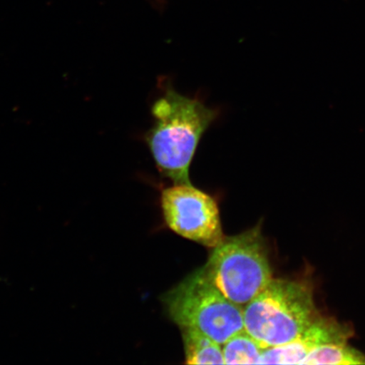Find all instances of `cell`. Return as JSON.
<instances>
[{"label":"cell","instance_id":"cell-5","mask_svg":"<svg viewBox=\"0 0 365 365\" xmlns=\"http://www.w3.org/2000/svg\"><path fill=\"white\" fill-rule=\"evenodd\" d=\"M161 207L168 227L182 238L212 249L225 239L216 200L192 185L164 189Z\"/></svg>","mask_w":365,"mask_h":365},{"label":"cell","instance_id":"cell-6","mask_svg":"<svg viewBox=\"0 0 365 365\" xmlns=\"http://www.w3.org/2000/svg\"><path fill=\"white\" fill-rule=\"evenodd\" d=\"M352 334L348 326L319 317L296 339L264 349L259 364H301L317 346L330 342H346Z\"/></svg>","mask_w":365,"mask_h":365},{"label":"cell","instance_id":"cell-4","mask_svg":"<svg viewBox=\"0 0 365 365\" xmlns=\"http://www.w3.org/2000/svg\"><path fill=\"white\" fill-rule=\"evenodd\" d=\"M163 303L178 327L194 328L221 345L245 330L243 307L227 299L202 267L167 292Z\"/></svg>","mask_w":365,"mask_h":365},{"label":"cell","instance_id":"cell-3","mask_svg":"<svg viewBox=\"0 0 365 365\" xmlns=\"http://www.w3.org/2000/svg\"><path fill=\"white\" fill-rule=\"evenodd\" d=\"M202 269L227 299L244 307L272 279L261 225L238 235L225 237L212 248Z\"/></svg>","mask_w":365,"mask_h":365},{"label":"cell","instance_id":"cell-8","mask_svg":"<svg viewBox=\"0 0 365 365\" xmlns=\"http://www.w3.org/2000/svg\"><path fill=\"white\" fill-rule=\"evenodd\" d=\"M301 364H365V354L351 348L346 342H330L313 349Z\"/></svg>","mask_w":365,"mask_h":365},{"label":"cell","instance_id":"cell-2","mask_svg":"<svg viewBox=\"0 0 365 365\" xmlns=\"http://www.w3.org/2000/svg\"><path fill=\"white\" fill-rule=\"evenodd\" d=\"M319 317L310 287L272 279L243 307L245 331L264 349L297 339Z\"/></svg>","mask_w":365,"mask_h":365},{"label":"cell","instance_id":"cell-1","mask_svg":"<svg viewBox=\"0 0 365 365\" xmlns=\"http://www.w3.org/2000/svg\"><path fill=\"white\" fill-rule=\"evenodd\" d=\"M150 112L154 123L144 139L158 171L175 184H191V163L219 111L167 86Z\"/></svg>","mask_w":365,"mask_h":365},{"label":"cell","instance_id":"cell-7","mask_svg":"<svg viewBox=\"0 0 365 365\" xmlns=\"http://www.w3.org/2000/svg\"><path fill=\"white\" fill-rule=\"evenodd\" d=\"M180 330L186 364H225L221 344L194 328Z\"/></svg>","mask_w":365,"mask_h":365},{"label":"cell","instance_id":"cell-9","mask_svg":"<svg viewBox=\"0 0 365 365\" xmlns=\"http://www.w3.org/2000/svg\"><path fill=\"white\" fill-rule=\"evenodd\" d=\"M225 364H259L264 349L245 330L222 345Z\"/></svg>","mask_w":365,"mask_h":365}]
</instances>
